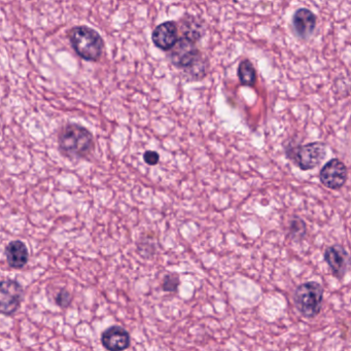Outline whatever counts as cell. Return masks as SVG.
I'll return each instance as SVG.
<instances>
[{"label":"cell","mask_w":351,"mask_h":351,"mask_svg":"<svg viewBox=\"0 0 351 351\" xmlns=\"http://www.w3.org/2000/svg\"><path fill=\"white\" fill-rule=\"evenodd\" d=\"M143 161L149 166L157 165L160 161L159 154L155 151H147L143 154Z\"/></svg>","instance_id":"17"},{"label":"cell","mask_w":351,"mask_h":351,"mask_svg":"<svg viewBox=\"0 0 351 351\" xmlns=\"http://www.w3.org/2000/svg\"><path fill=\"white\" fill-rule=\"evenodd\" d=\"M238 79L244 87H254L256 83V71L254 64L248 59L240 62L237 71Z\"/></svg>","instance_id":"13"},{"label":"cell","mask_w":351,"mask_h":351,"mask_svg":"<svg viewBox=\"0 0 351 351\" xmlns=\"http://www.w3.org/2000/svg\"><path fill=\"white\" fill-rule=\"evenodd\" d=\"M8 264L13 269H22L26 266L29 258L27 246L20 240H14L5 248Z\"/></svg>","instance_id":"12"},{"label":"cell","mask_w":351,"mask_h":351,"mask_svg":"<svg viewBox=\"0 0 351 351\" xmlns=\"http://www.w3.org/2000/svg\"><path fill=\"white\" fill-rule=\"evenodd\" d=\"M347 178L346 165L339 159L330 160L319 172L320 182L330 190H340L346 184Z\"/></svg>","instance_id":"7"},{"label":"cell","mask_w":351,"mask_h":351,"mask_svg":"<svg viewBox=\"0 0 351 351\" xmlns=\"http://www.w3.org/2000/svg\"><path fill=\"white\" fill-rule=\"evenodd\" d=\"M178 27L174 21H166L160 24L152 34V42L159 50L168 52L178 42Z\"/></svg>","instance_id":"10"},{"label":"cell","mask_w":351,"mask_h":351,"mask_svg":"<svg viewBox=\"0 0 351 351\" xmlns=\"http://www.w3.org/2000/svg\"><path fill=\"white\" fill-rule=\"evenodd\" d=\"M168 52H169L168 58L170 62L178 69L194 67L201 59L196 43L186 36L178 38L176 44Z\"/></svg>","instance_id":"5"},{"label":"cell","mask_w":351,"mask_h":351,"mask_svg":"<svg viewBox=\"0 0 351 351\" xmlns=\"http://www.w3.org/2000/svg\"><path fill=\"white\" fill-rule=\"evenodd\" d=\"M324 293V287L316 281L302 283L293 293V304L304 317H315L322 309Z\"/></svg>","instance_id":"3"},{"label":"cell","mask_w":351,"mask_h":351,"mask_svg":"<svg viewBox=\"0 0 351 351\" xmlns=\"http://www.w3.org/2000/svg\"><path fill=\"white\" fill-rule=\"evenodd\" d=\"M23 299L24 289L17 280L0 281V314L13 315L21 307Z\"/></svg>","instance_id":"6"},{"label":"cell","mask_w":351,"mask_h":351,"mask_svg":"<svg viewBox=\"0 0 351 351\" xmlns=\"http://www.w3.org/2000/svg\"><path fill=\"white\" fill-rule=\"evenodd\" d=\"M69 40L75 52L84 60L98 61L101 58L104 50V43L97 32L79 26L69 32Z\"/></svg>","instance_id":"2"},{"label":"cell","mask_w":351,"mask_h":351,"mask_svg":"<svg viewBox=\"0 0 351 351\" xmlns=\"http://www.w3.org/2000/svg\"><path fill=\"white\" fill-rule=\"evenodd\" d=\"M101 343L108 350H125L130 346V334L122 326H112L102 332Z\"/></svg>","instance_id":"11"},{"label":"cell","mask_w":351,"mask_h":351,"mask_svg":"<svg viewBox=\"0 0 351 351\" xmlns=\"http://www.w3.org/2000/svg\"><path fill=\"white\" fill-rule=\"evenodd\" d=\"M180 285V275L176 273H168L165 275L162 283V289L167 293H176Z\"/></svg>","instance_id":"15"},{"label":"cell","mask_w":351,"mask_h":351,"mask_svg":"<svg viewBox=\"0 0 351 351\" xmlns=\"http://www.w3.org/2000/svg\"><path fill=\"white\" fill-rule=\"evenodd\" d=\"M55 302L59 307L65 309L71 306V302H73V295L66 289H61L55 297Z\"/></svg>","instance_id":"16"},{"label":"cell","mask_w":351,"mask_h":351,"mask_svg":"<svg viewBox=\"0 0 351 351\" xmlns=\"http://www.w3.org/2000/svg\"><path fill=\"white\" fill-rule=\"evenodd\" d=\"M58 143L61 153L71 159H83L94 149L93 135L77 124L66 125L59 134Z\"/></svg>","instance_id":"1"},{"label":"cell","mask_w":351,"mask_h":351,"mask_svg":"<svg viewBox=\"0 0 351 351\" xmlns=\"http://www.w3.org/2000/svg\"><path fill=\"white\" fill-rule=\"evenodd\" d=\"M289 233L293 241H301L307 233V225L300 217H293L289 221Z\"/></svg>","instance_id":"14"},{"label":"cell","mask_w":351,"mask_h":351,"mask_svg":"<svg viewBox=\"0 0 351 351\" xmlns=\"http://www.w3.org/2000/svg\"><path fill=\"white\" fill-rule=\"evenodd\" d=\"M317 24V17L313 12L302 8L297 10L291 18L293 34L300 40H306L313 34Z\"/></svg>","instance_id":"9"},{"label":"cell","mask_w":351,"mask_h":351,"mask_svg":"<svg viewBox=\"0 0 351 351\" xmlns=\"http://www.w3.org/2000/svg\"><path fill=\"white\" fill-rule=\"evenodd\" d=\"M287 157L303 171L312 170L320 165L326 157V145L311 143L299 147H287Z\"/></svg>","instance_id":"4"},{"label":"cell","mask_w":351,"mask_h":351,"mask_svg":"<svg viewBox=\"0 0 351 351\" xmlns=\"http://www.w3.org/2000/svg\"><path fill=\"white\" fill-rule=\"evenodd\" d=\"M324 261L336 278H344L349 268V254L344 246L334 244L324 252Z\"/></svg>","instance_id":"8"}]
</instances>
